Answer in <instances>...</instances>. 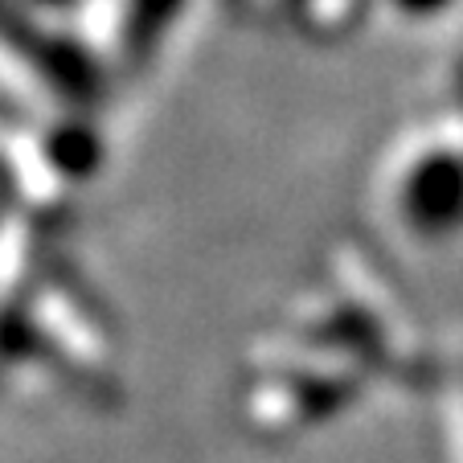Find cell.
Returning a JSON list of instances; mask_svg holds the SVG:
<instances>
[{
    "label": "cell",
    "mask_w": 463,
    "mask_h": 463,
    "mask_svg": "<svg viewBox=\"0 0 463 463\" xmlns=\"http://www.w3.org/2000/svg\"><path fill=\"white\" fill-rule=\"evenodd\" d=\"M406 210L422 230H451L463 222V165L455 160H430L414 173Z\"/></svg>",
    "instance_id": "obj_1"
}]
</instances>
